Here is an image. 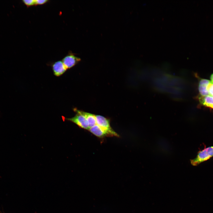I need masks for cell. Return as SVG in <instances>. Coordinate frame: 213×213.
I'll return each instance as SVG.
<instances>
[{"label": "cell", "instance_id": "obj_1", "mask_svg": "<svg viewBox=\"0 0 213 213\" xmlns=\"http://www.w3.org/2000/svg\"><path fill=\"white\" fill-rule=\"evenodd\" d=\"M213 156V146H209L199 151L196 157L191 160V163L194 166H197L200 163L209 159Z\"/></svg>", "mask_w": 213, "mask_h": 213}, {"label": "cell", "instance_id": "obj_2", "mask_svg": "<svg viewBox=\"0 0 213 213\" xmlns=\"http://www.w3.org/2000/svg\"><path fill=\"white\" fill-rule=\"evenodd\" d=\"M73 110L76 113L75 115L72 117L67 118L66 120L76 124L81 128L88 130L90 128L85 117L79 112L78 109L74 108Z\"/></svg>", "mask_w": 213, "mask_h": 213}, {"label": "cell", "instance_id": "obj_3", "mask_svg": "<svg viewBox=\"0 0 213 213\" xmlns=\"http://www.w3.org/2000/svg\"><path fill=\"white\" fill-rule=\"evenodd\" d=\"M96 124L108 132L112 136L119 137V135L112 128L109 120L100 115H95Z\"/></svg>", "mask_w": 213, "mask_h": 213}, {"label": "cell", "instance_id": "obj_4", "mask_svg": "<svg viewBox=\"0 0 213 213\" xmlns=\"http://www.w3.org/2000/svg\"><path fill=\"white\" fill-rule=\"evenodd\" d=\"M81 60L80 58L72 52H69L62 60L67 69H70L78 64Z\"/></svg>", "mask_w": 213, "mask_h": 213}, {"label": "cell", "instance_id": "obj_5", "mask_svg": "<svg viewBox=\"0 0 213 213\" xmlns=\"http://www.w3.org/2000/svg\"><path fill=\"white\" fill-rule=\"evenodd\" d=\"M51 66L54 75L57 77L62 75L67 70L62 61L54 62Z\"/></svg>", "mask_w": 213, "mask_h": 213}, {"label": "cell", "instance_id": "obj_6", "mask_svg": "<svg viewBox=\"0 0 213 213\" xmlns=\"http://www.w3.org/2000/svg\"><path fill=\"white\" fill-rule=\"evenodd\" d=\"M88 130L98 137L103 138L106 136H112L108 132L96 124L90 128Z\"/></svg>", "mask_w": 213, "mask_h": 213}, {"label": "cell", "instance_id": "obj_7", "mask_svg": "<svg viewBox=\"0 0 213 213\" xmlns=\"http://www.w3.org/2000/svg\"><path fill=\"white\" fill-rule=\"evenodd\" d=\"M211 81L207 79L200 78L199 83V95L204 96L209 95L207 88Z\"/></svg>", "mask_w": 213, "mask_h": 213}, {"label": "cell", "instance_id": "obj_8", "mask_svg": "<svg viewBox=\"0 0 213 213\" xmlns=\"http://www.w3.org/2000/svg\"><path fill=\"white\" fill-rule=\"evenodd\" d=\"M198 99L201 104L213 109V96L210 95L204 96L199 95Z\"/></svg>", "mask_w": 213, "mask_h": 213}, {"label": "cell", "instance_id": "obj_9", "mask_svg": "<svg viewBox=\"0 0 213 213\" xmlns=\"http://www.w3.org/2000/svg\"><path fill=\"white\" fill-rule=\"evenodd\" d=\"M78 111L86 118L89 124V128L96 125V121L95 114L78 110Z\"/></svg>", "mask_w": 213, "mask_h": 213}, {"label": "cell", "instance_id": "obj_10", "mask_svg": "<svg viewBox=\"0 0 213 213\" xmlns=\"http://www.w3.org/2000/svg\"><path fill=\"white\" fill-rule=\"evenodd\" d=\"M22 1L28 7L35 5V0H23Z\"/></svg>", "mask_w": 213, "mask_h": 213}, {"label": "cell", "instance_id": "obj_11", "mask_svg": "<svg viewBox=\"0 0 213 213\" xmlns=\"http://www.w3.org/2000/svg\"><path fill=\"white\" fill-rule=\"evenodd\" d=\"M207 89L209 95L213 96V83L211 81L208 85Z\"/></svg>", "mask_w": 213, "mask_h": 213}, {"label": "cell", "instance_id": "obj_12", "mask_svg": "<svg viewBox=\"0 0 213 213\" xmlns=\"http://www.w3.org/2000/svg\"><path fill=\"white\" fill-rule=\"evenodd\" d=\"M48 1H49L48 0H35V5L43 4Z\"/></svg>", "mask_w": 213, "mask_h": 213}, {"label": "cell", "instance_id": "obj_13", "mask_svg": "<svg viewBox=\"0 0 213 213\" xmlns=\"http://www.w3.org/2000/svg\"><path fill=\"white\" fill-rule=\"evenodd\" d=\"M210 80L213 83V73L210 76Z\"/></svg>", "mask_w": 213, "mask_h": 213}]
</instances>
